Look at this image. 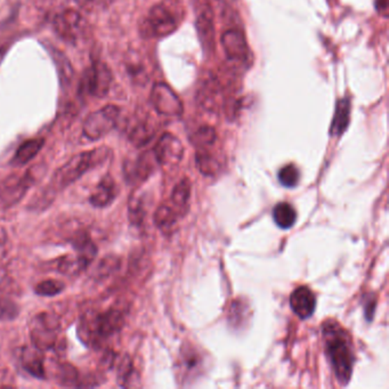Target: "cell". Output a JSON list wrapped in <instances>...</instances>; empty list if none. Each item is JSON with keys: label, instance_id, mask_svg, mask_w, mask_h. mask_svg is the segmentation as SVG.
<instances>
[{"label": "cell", "instance_id": "cell-33", "mask_svg": "<svg viewBox=\"0 0 389 389\" xmlns=\"http://www.w3.org/2000/svg\"><path fill=\"white\" fill-rule=\"evenodd\" d=\"M216 138H217V135H216V132H214L212 127L203 126L196 130V134L192 137V142L199 149H205V147L214 145Z\"/></svg>", "mask_w": 389, "mask_h": 389}, {"label": "cell", "instance_id": "cell-13", "mask_svg": "<svg viewBox=\"0 0 389 389\" xmlns=\"http://www.w3.org/2000/svg\"><path fill=\"white\" fill-rule=\"evenodd\" d=\"M125 315L118 308H110L98 314L93 321V334L97 337L107 338L123 328Z\"/></svg>", "mask_w": 389, "mask_h": 389}, {"label": "cell", "instance_id": "cell-3", "mask_svg": "<svg viewBox=\"0 0 389 389\" xmlns=\"http://www.w3.org/2000/svg\"><path fill=\"white\" fill-rule=\"evenodd\" d=\"M183 19V7L179 0H163L154 5L141 25L145 38L167 37L177 30Z\"/></svg>", "mask_w": 389, "mask_h": 389}, {"label": "cell", "instance_id": "cell-24", "mask_svg": "<svg viewBox=\"0 0 389 389\" xmlns=\"http://www.w3.org/2000/svg\"><path fill=\"white\" fill-rule=\"evenodd\" d=\"M178 216L169 205H161L154 214L156 227L165 234L172 233V228L178 221Z\"/></svg>", "mask_w": 389, "mask_h": 389}, {"label": "cell", "instance_id": "cell-35", "mask_svg": "<svg viewBox=\"0 0 389 389\" xmlns=\"http://www.w3.org/2000/svg\"><path fill=\"white\" fill-rule=\"evenodd\" d=\"M134 374V364H132L130 356L125 355L123 359L120 360L119 367H118V383L120 386H128L130 378Z\"/></svg>", "mask_w": 389, "mask_h": 389}, {"label": "cell", "instance_id": "cell-26", "mask_svg": "<svg viewBox=\"0 0 389 389\" xmlns=\"http://www.w3.org/2000/svg\"><path fill=\"white\" fill-rule=\"evenodd\" d=\"M196 165L205 176H214L221 170L218 160L207 149H199L196 153Z\"/></svg>", "mask_w": 389, "mask_h": 389}, {"label": "cell", "instance_id": "cell-22", "mask_svg": "<svg viewBox=\"0 0 389 389\" xmlns=\"http://www.w3.org/2000/svg\"><path fill=\"white\" fill-rule=\"evenodd\" d=\"M350 101L348 98H343L338 102L334 111V120L331 123L330 132L332 136L343 135L350 120Z\"/></svg>", "mask_w": 389, "mask_h": 389}, {"label": "cell", "instance_id": "cell-2", "mask_svg": "<svg viewBox=\"0 0 389 389\" xmlns=\"http://www.w3.org/2000/svg\"><path fill=\"white\" fill-rule=\"evenodd\" d=\"M109 152L110 151L107 150V147H98L95 150L86 151L72 156L68 163L56 170L48 186L45 189L49 193L55 196L57 192L64 190L71 184H74V182H77L89 169L107 159Z\"/></svg>", "mask_w": 389, "mask_h": 389}, {"label": "cell", "instance_id": "cell-18", "mask_svg": "<svg viewBox=\"0 0 389 389\" xmlns=\"http://www.w3.org/2000/svg\"><path fill=\"white\" fill-rule=\"evenodd\" d=\"M21 364L28 374L38 379H45V365H43V350L36 347H23L21 352Z\"/></svg>", "mask_w": 389, "mask_h": 389}, {"label": "cell", "instance_id": "cell-29", "mask_svg": "<svg viewBox=\"0 0 389 389\" xmlns=\"http://www.w3.org/2000/svg\"><path fill=\"white\" fill-rule=\"evenodd\" d=\"M56 381L62 386H78L79 372L70 363H62L56 370Z\"/></svg>", "mask_w": 389, "mask_h": 389}, {"label": "cell", "instance_id": "cell-39", "mask_svg": "<svg viewBox=\"0 0 389 389\" xmlns=\"http://www.w3.org/2000/svg\"><path fill=\"white\" fill-rule=\"evenodd\" d=\"M377 8L380 11H385L387 8V0H376Z\"/></svg>", "mask_w": 389, "mask_h": 389}, {"label": "cell", "instance_id": "cell-12", "mask_svg": "<svg viewBox=\"0 0 389 389\" xmlns=\"http://www.w3.org/2000/svg\"><path fill=\"white\" fill-rule=\"evenodd\" d=\"M221 43L227 59L232 63H243L248 59V43L241 31L236 29L225 31Z\"/></svg>", "mask_w": 389, "mask_h": 389}, {"label": "cell", "instance_id": "cell-25", "mask_svg": "<svg viewBox=\"0 0 389 389\" xmlns=\"http://www.w3.org/2000/svg\"><path fill=\"white\" fill-rule=\"evenodd\" d=\"M153 158V152L142 154L134 165H130V167H129L130 169L126 170L128 172V177L134 178L136 181L146 179L153 170V163H152Z\"/></svg>", "mask_w": 389, "mask_h": 389}, {"label": "cell", "instance_id": "cell-31", "mask_svg": "<svg viewBox=\"0 0 389 389\" xmlns=\"http://www.w3.org/2000/svg\"><path fill=\"white\" fill-rule=\"evenodd\" d=\"M65 285L57 280H46L38 283L34 288V292L41 297H54L64 292Z\"/></svg>", "mask_w": 389, "mask_h": 389}, {"label": "cell", "instance_id": "cell-4", "mask_svg": "<svg viewBox=\"0 0 389 389\" xmlns=\"http://www.w3.org/2000/svg\"><path fill=\"white\" fill-rule=\"evenodd\" d=\"M41 170L30 169L22 176H11L0 182V209L11 208L19 203L32 185L38 181Z\"/></svg>", "mask_w": 389, "mask_h": 389}, {"label": "cell", "instance_id": "cell-11", "mask_svg": "<svg viewBox=\"0 0 389 389\" xmlns=\"http://www.w3.org/2000/svg\"><path fill=\"white\" fill-rule=\"evenodd\" d=\"M205 357L203 354L191 345L181 350L178 360V374L182 381H192L205 371Z\"/></svg>", "mask_w": 389, "mask_h": 389}, {"label": "cell", "instance_id": "cell-34", "mask_svg": "<svg viewBox=\"0 0 389 389\" xmlns=\"http://www.w3.org/2000/svg\"><path fill=\"white\" fill-rule=\"evenodd\" d=\"M128 214L129 221L134 226H141L145 217L144 205L142 199L132 196L129 203Z\"/></svg>", "mask_w": 389, "mask_h": 389}, {"label": "cell", "instance_id": "cell-32", "mask_svg": "<svg viewBox=\"0 0 389 389\" xmlns=\"http://www.w3.org/2000/svg\"><path fill=\"white\" fill-rule=\"evenodd\" d=\"M278 178H279V182L283 186L288 187V189H294L299 183L301 172H299L296 165H287L280 169Z\"/></svg>", "mask_w": 389, "mask_h": 389}, {"label": "cell", "instance_id": "cell-15", "mask_svg": "<svg viewBox=\"0 0 389 389\" xmlns=\"http://www.w3.org/2000/svg\"><path fill=\"white\" fill-rule=\"evenodd\" d=\"M221 83L218 78L212 77L205 80L199 90V102L201 107L210 112H216L221 107V98L223 94Z\"/></svg>", "mask_w": 389, "mask_h": 389}, {"label": "cell", "instance_id": "cell-19", "mask_svg": "<svg viewBox=\"0 0 389 389\" xmlns=\"http://www.w3.org/2000/svg\"><path fill=\"white\" fill-rule=\"evenodd\" d=\"M190 200L191 183L189 179L184 178L174 187L169 205L174 209V212H176L178 217H184L190 210Z\"/></svg>", "mask_w": 389, "mask_h": 389}, {"label": "cell", "instance_id": "cell-28", "mask_svg": "<svg viewBox=\"0 0 389 389\" xmlns=\"http://www.w3.org/2000/svg\"><path fill=\"white\" fill-rule=\"evenodd\" d=\"M87 270V266L76 256H64L57 263V271L67 276H77L80 273Z\"/></svg>", "mask_w": 389, "mask_h": 389}, {"label": "cell", "instance_id": "cell-7", "mask_svg": "<svg viewBox=\"0 0 389 389\" xmlns=\"http://www.w3.org/2000/svg\"><path fill=\"white\" fill-rule=\"evenodd\" d=\"M59 329V322L55 318L46 313L39 314L31 325V341L40 350H50L56 343V331Z\"/></svg>", "mask_w": 389, "mask_h": 389}, {"label": "cell", "instance_id": "cell-38", "mask_svg": "<svg viewBox=\"0 0 389 389\" xmlns=\"http://www.w3.org/2000/svg\"><path fill=\"white\" fill-rule=\"evenodd\" d=\"M78 5H79L81 8H85V10L90 11L93 7L95 6V0H76Z\"/></svg>", "mask_w": 389, "mask_h": 389}, {"label": "cell", "instance_id": "cell-23", "mask_svg": "<svg viewBox=\"0 0 389 389\" xmlns=\"http://www.w3.org/2000/svg\"><path fill=\"white\" fill-rule=\"evenodd\" d=\"M273 219L278 227L282 230H288L296 224L297 212L290 203H278L273 209Z\"/></svg>", "mask_w": 389, "mask_h": 389}, {"label": "cell", "instance_id": "cell-8", "mask_svg": "<svg viewBox=\"0 0 389 389\" xmlns=\"http://www.w3.org/2000/svg\"><path fill=\"white\" fill-rule=\"evenodd\" d=\"M151 103L156 112L165 117H179L183 114V105L175 92L165 83L154 85L151 92Z\"/></svg>", "mask_w": 389, "mask_h": 389}, {"label": "cell", "instance_id": "cell-9", "mask_svg": "<svg viewBox=\"0 0 389 389\" xmlns=\"http://www.w3.org/2000/svg\"><path fill=\"white\" fill-rule=\"evenodd\" d=\"M83 87L90 95L103 98L109 94L112 83V74L104 62L95 61L83 78Z\"/></svg>", "mask_w": 389, "mask_h": 389}, {"label": "cell", "instance_id": "cell-20", "mask_svg": "<svg viewBox=\"0 0 389 389\" xmlns=\"http://www.w3.org/2000/svg\"><path fill=\"white\" fill-rule=\"evenodd\" d=\"M72 247L77 252V257L83 261L87 267L95 259L97 254V247L93 243L88 233L86 232H79L71 240Z\"/></svg>", "mask_w": 389, "mask_h": 389}, {"label": "cell", "instance_id": "cell-14", "mask_svg": "<svg viewBox=\"0 0 389 389\" xmlns=\"http://www.w3.org/2000/svg\"><path fill=\"white\" fill-rule=\"evenodd\" d=\"M290 306L299 319H310L315 312V294L308 287H299L294 289L290 296Z\"/></svg>", "mask_w": 389, "mask_h": 389}, {"label": "cell", "instance_id": "cell-41", "mask_svg": "<svg viewBox=\"0 0 389 389\" xmlns=\"http://www.w3.org/2000/svg\"><path fill=\"white\" fill-rule=\"evenodd\" d=\"M6 232H5L3 228H0V245H4V243H5V241H6Z\"/></svg>", "mask_w": 389, "mask_h": 389}, {"label": "cell", "instance_id": "cell-17", "mask_svg": "<svg viewBox=\"0 0 389 389\" xmlns=\"http://www.w3.org/2000/svg\"><path fill=\"white\" fill-rule=\"evenodd\" d=\"M116 196H117V187L114 178L110 175H105L89 198V203L95 208H104L114 203Z\"/></svg>", "mask_w": 389, "mask_h": 389}, {"label": "cell", "instance_id": "cell-1", "mask_svg": "<svg viewBox=\"0 0 389 389\" xmlns=\"http://www.w3.org/2000/svg\"><path fill=\"white\" fill-rule=\"evenodd\" d=\"M325 354L330 362L338 383H350L354 368V347L350 334L337 321L329 320L322 327Z\"/></svg>", "mask_w": 389, "mask_h": 389}, {"label": "cell", "instance_id": "cell-36", "mask_svg": "<svg viewBox=\"0 0 389 389\" xmlns=\"http://www.w3.org/2000/svg\"><path fill=\"white\" fill-rule=\"evenodd\" d=\"M20 315V307L10 298L0 297V320L13 321Z\"/></svg>", "mask_w": 389, "mask_h": 389}, {"label": "cell", "instance_id": "cell-5", "mask_svg": "<svg viewBox=\"0 0 389 389\" xmlns=\"http://www.w3.org/2000/svg\"><path fill=\"white\" fill-rule=\"evenodd\" d=\"M120 109L117 105H105L100 110L89 114L83 121V132L90 141L104 137L117 126Z\"/></svg>", "mask_w": 389, "mask_h": 389}, {"label": "cell", "instance_id": "cell-16", "mask_svg": "<svg viewBox=\"0 0 389 389\" xmlns=\"http://www.w3.org/2000/svg\"><path fill=\"white\" fill-rule=\"evenodd\" d=\"M196 31L203 49L207 53H212L214 46V15L209 7L200 13L198 16Z\"/></svg>", "mask_w": 389, "mask_h": 389}, {"label": "cell", "instance_id": "cell-40", "mask_svg": "<svg viewBox=\"0 0 389 389\" xmlns=\"http://www.w3.org/2000/svg\"><path fill=\"white\" fill-rule=\"evenodd\" d=\"M114 1V0H95V4L96 5H100V6H109Z\"/></svg>", "mask_w": 389, "mask_h": 389}, {"label": "cell", "instance_id": "cell-42", "mask_svg": "<svg viewBox=\"0 0 389 389\" xmlns=\"http://www.w3.org/2000/svg\"><path fill=\"white\" fill-rule=\"evenodd\" d=\"M6 47H3V48H0V64H1V62H3V60L5 59V55H6Z\"/></svg>", "mask_w": 389, "mask_h": 389}, {"label": "cell", "instance_id": "cell-37", "mask_svg": "<svg viewBox=\"0 0 389 389\" xmlns=\"http://www.w3.org/2000/svg\"><path fill=\"white\" fill-rule=\"evenodd\" d=\"M53 57L55 60L56 64L59 65L60 77H61L62 81L69 85L72 79V68H71L70 63L57 50L53 53Z\"/></svg>", "mask_w": 389, "mask_h": 389}, {"label": "cell", "instance_id": "cell-21", "mask_svg": "<svg viewBox=\"0 0 389 389\" xmlns=\"http://www.w3.org/2000/svg\"><path fill=\"white\" fill-rule=\"evenodd\" d=\"M43 145H45L43 138H34V139L25 142L16 150L15 154H14L12 161H11V165H14V167H21V165H27V163H30L31 160L36 158V156L43 149Z\"/></svg>", "mask_w": 389, "mask_h": 389}, {"label": "cell", "instance_id": "cell-6", "mask_svg": "<svg viewBox=\"0 0 389 389\" xmlns=\"http://www.w3.org/2000/svg\"><path fill=\"white\" fill-rule=\"evenodd\" d=\"M53 28L63 41L76 45L88 34V23L77 11L67 10L53 20Z\"/></svg>", "mask_w": 389, "mask_h": 389}, {"label": "cell", "instance_id": "cell-27", "mask_svg": "<svg viewBox=\"0 0 389 389\" xmlns=\"http://www.w3.org/2000/svg\"><path fill=\"white\" fill-rule=\"evenodd\" d=\"M153 136L154 128L152 125L146 121H142L132 129V132L129 134V139L132 142V145H135L136 147H142L146 145L153 138Z\"/></svg>", "mask_w": 389, "mask_h": 389}, {"label": "cell", "instance_id": "cell-10", "mask_svg": "<svg viewBox=\"0 0 389 389\" xmlns=\"http://www.w3.org/2000/svg\"><path fill=\"white\" fill-rule=\"evenodd\" d=\"M152 152L156 163L160 165H177L181 163L184 154V146L175 135L165 132L158 141Z\"/></svg>", "mask_w": 389, "mask_h": 389}, {"label": "cell", "instance_id": "cell-30", "mask_svg": "<svg viewBox=\"0 0 389 389\" xmlns=\"http://www.w3.org/2000/svg\"><path fill=\"white\" fill-rule=\"evenodd\" d=\"M120 267V259L117 256L110 254L107 257L103 258L95 268L94 276L96 279H104L111 274H114L116 271Z\"/></svg>", "mask_w": 389, "mask_h": 389}]
</instances>
